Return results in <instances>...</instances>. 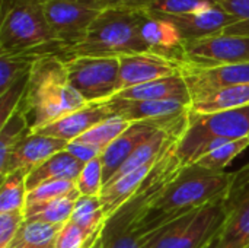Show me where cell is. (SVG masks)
<instances>
[{
    "label": "cell",
    "instance_id": "cell-1",
    "mask_svg": "<svg viewBox=\"0 0 249 248\" xmlns=\"http://www.w3.org/2000/svg\"><path fill=\"white\" fill-rule=\"evenodd\" d=\"M86 105V99L69 80L66 61L57 56H44L32 66L18 110L28 120L31 132L36 133Z\"/></svg>",
    "mask_w": 249,
    "mask_h": 248
},
{
    "label": "cell",
    "instance_id": "cell-2",
    "mask_svg": "<svg viewBox=\"0 0 249 248\" xmlns=\"http://www.w3.org/2000/svg\"><path fill=\"white\" fill-rule=\"evenodd\" d=\"M177 145L153 167L140 189L107 218L98 240L99 247L142 248L140 241L146 234V218L150 206L182 168V162L177 155Z\"/></svg>",
    "mask_w": 249,
    "mask_h": 248
},
{
    "label": "cell",
    "instance_id": "cell-3",
    "mask_svg": "<svg viewBox=\"0 0 249 248\" xmlns=\"http://www.w3.org/2000/svg\"><path fill=\"white\" fill-rule=\"evenodd\" d=\"M232 172L212 171L197 164L182 165L163 193L150 206L146 232L190 210L222 202L229 190Z\"/></svg>",
    "mask_w": 249,
    "mask_h": 248
},
{
    "label": "cell",
    "instance_id": "cell-4",
    "mask_svg": "<svg viewBox=\"0 0 249 248\" xmlns=\"http://www.w3.org/2000/svg\"><path fill=\"white\" fill-rule=\"evenodd\" d=\"M0 54L57 56L64 61L44 10V0L0 1Z\"/></svg>",
    "mask_w": 249,
    "mask_h": 248
},
{
    "label": "cell",
    "instance_id": "cell-5",
    "mask_svg": "<svg viewBox=\"0 0 249 248\" xmlns=\"http://www.w3.org/2000/svg\"><path fill=\"white\" fill-rule=\"evenodd\" d=\"M143 9L107 7L99 12L85 39L70 53L73 57H114L149 53L140 35Z\"/></svg>",
    "mask_w": 249,
    "mask_h": 248
},
{
    "label": "cell",
    "instance_id": "cell-6",
    "mask_svg": "<svg viewBox=\"0 0 249 248\" xmlns=\"http://www.w3.org/2000/svg\"><path fill=\"white\" fill-rule=\"evenodd\" d=\"M225 222L223 200L206 205L149 229L140 241L142 248H203Z\"/></svg>",
    "mask_w": 249,
    "mask_h": 248
},
{
    "label": "cell",
    "instance_id": "cell-7",
    "mask_svg": "<svg viewBox=\"0 0 249 248\" xmlns=\"http://www.w3.org/2000/svg\"><path fill=\"white\" fill-rule=\"evenodd\" d=\"M249 136V105L213 114L190 111L187 129L177 145V155L182 165H188L193 151L207 139L238 140Z\"/></svg>",
    "mask_w": 249,
    "mask_h": 248
},
{
    "label": "cell",
    "instance_id": "cell-8",
    "mask_svg": "<svg viewBox=\"0 0 249 248\" xmlns=\"http://www.w3.org/2000/svg\"><path fill=\"white\" fill-rule=\"evenodd\" d=\"M71 86L88 104H104L120 92V60L114 57H73L66 61Z\"/></svg>",
    "mask_w": 249,
    "mask_h": 248
},
{
    "label": "cell",
    "instance_id": "cell-9",
    "mask_svg": "<svg viewBox=\"0 0 249 248\" xmlns=\"http://www.w3.org/2000/svg\"><path fill=\"white\" fill-rule=\"evenodd\" d=\"M44 10L67 60H70V53L85 39L90 25L101 12V9L74 0H44Z\"/></svg>",
    "mask_w": 249,
    "mask_h": 248
},
{
    "label": "cell",
    "instance_id": "cell-10",
    "mask_svg": "<svg viewBox=\"0 0 249 248\" xmlns=\"http://www.w3.org/2000/svg\"><path fill=\"white\" fill-rule=\"evenodd\" d=\"M225 222L219 248L249 246V164L232 172L229 190L223 199Z\"/></svg>",
    "mask_w": 249,
    "mask_h": 248
},
{
    "label": "cell",
    "instance_id": "cell-11",
    "mask_svg": "<svg viewBox=\"0 0 249 248\" xmlns=\"http://www.w3.org/2000/svg\"><path fill=\"white\" fill-rule=\"evenodd\" d=\"M242 63H249V37L217 34L185 42L182 64L210 69Z\"/></svg>",
    "mask_w": 249,
    "mask_h": 248
},
{
    "label": "cell",
    "instance_id": "cell-12",
    "mask_svg": "<svg viewBox=\"0 0 249 248\" xmlns=\"http://www.w3.org/2000/svg\"><path fill=\"white\" fill-rule=\"evenodd\" d=\"M190 111L163 118V120H144V121H133L128 129L118 136L101 155L102 167H104V186L114 177V174L120 170V167L131 156V153L142 146L144 142H147L153 134H156L159 130L166 129L181 118H184Z\"/></svg>",
    "mask_w": 249,
    "mask_h": 248
},
{
    "label": "cell",
    "instance_id": "cell-13",
    "mask_svg": "<svg viewBox=\"0 0 249 248\" xmlns=\"http://www.w3.org/2000/svg\"><path fill=\"white\" fill-rule=\"evenodd\" d=\"M181 75L187 83L193 102L223 88L249 83V63L219 66L210 69L181 64Z\"/></svg>",
    "mask_w": 249,
    "mask_h": 248
},
{
    "label": "cell",
    "instance_id": "cell-14",
    "mask_svg": "<svg viewBox=\"0 0 249 248\" xmlns=\"http://www.w3.org/2000/svg\"><path fill=\"white\" fill-rule=\"evenodd\" d=\"M120 60V91L181 73V64L153 53L128 54Z\"/></svg>",
    "mask_w": 249,
    "mask_h": 248
},
{
    "label": "cell",
    "instance_id": "cell-15",
    "mask_svg": "<svg viewBox=\"0 0 249 248\" xmlns=\"http://www.w3.org/2000/svg\"><path fill=\"white\" fill-rule=\"evenodd\" d=\"M140 35L149 48V53L162 56L182 64L185 56V41L182 39L177 25L162 15L144 10Z\"/></svg>",
    "mask_w": 249,
    "mask_h": 248
},
{
    "label": "cell",
    "instance_id": "cell-16",
    "mask_svg": "<svg viewBox=\"0 0 249 248\" xmlns=\"http://www.w3.org/2000/svg\"><path fill=\"white\" fill-rule=\"evenodd\" d=\"M67 142L45 136L41 133L28 134L9 155L6 164L0 167V180L13 171H25L29 174L34 168L45 162L55 153L66 151Z\"/></svg>",
    "mask_w": 249,
    "mask_h": 248
},
{
    "label": "cell",
    "instance_id": "cell-17",
    "mask_svg": "<svg viewBox=\"0 0 249 248\" xmlns=\"http://www.w3.org/2000/svg\"><path fill=\"white\" fill-rule=\"evenodd\" d=\"M165 18H168L171 22L177 25L185 42L223 34L226 28L235 23V19L219 3L214 6L204 7L194 13L179 15V16H165Z\"/></svg>",
    "mask_w": 249,
    "mask_h": 248
},
{
    "label": "cell",
    "instance_id": "cell-18",
    "mask_svg": "<svg viewBox=\"0 0 249 248\" xmlns=\"http://www.w3.org/2000/svg\"><path fill=\"white\" fill-rule=\"evenodd\" d=\"M114 114L111 113L107 102L104 104H88L86 107L42 127L36 133L61 139L67 143L74 142L82 134L93 129L96 124L108 120Z\"/></svg>",
    "mask_w": 249,
    "mask_h": 248
},
{
    "label": "cell",
    "instance_id": "cell-19",
    "mask_svg": "<svg viewBox=\"0 0 249 248\" xmlns=\"http://www.w3.org/2000/svg\"><path fill=\"white\" fill-rule=\"evenodd\" d=\"M111 113L128 121L163 120L190 111V104L178 99L163 101H127L112 98L107 102Z\"/></svg>",
    "mask_w": 249,
    "mask_h": 248
},
{
    "label": "cell",
    "instance_id": "cell-20",
    "mask_svg": "<svg viewBox=\"0 0 249 248\" xmlns=\"http://www.w3.org/2000/svg\"><path fill=\"white\" fill-rule=\"evenodd\" d=\"M114 98L127 101H163V99H178L191 104V96L182 75H174L169 77L152 80L137 86L120 91Z\"/></svg>",
    "mask_w": 249,
    "mask_h": 248
},
{
    "label": "cell",
    "instance_id": "cell-21",
    "mask_svg": "<svg viewBox=\"0 0 249 248\" xmlns=\"http://www.w3.org/2000/svg\"><path fill=\"white\" fill-rule=\"evenodd\" d=\"M83 165L85 164L77 161L66 151L55 153L28 174V191L48 181H76L83 170Z\"/></svg>",
    "mask_w": 249,
    "mask_h": 248
},
{
    "label": "cell",
    "instance_id": "cell-22",
    "mask_svg": "<svg viewBox=\"0 0 249 248\" xmlns=\"http://www.w3.org/2000/svg\"><path fill=\"white\" fill-rule=\"evenodd\" d=\"M155 165H146L137 168L104 186L99 199L107 218H109L117 209H120L140 189V186L146 181L149 172L153 170Z\"/></svg>",
    "mask_w": 249,
    "mask_h": 248
},
{
    "label": "cell",
    "instance_id": "cell-23",
    "mask_svg": "<svg viewBox=\"0 0 249 248\" xmlns=\"http://www.w3.org/2000/svg\"><path fill=\"white\" fill-rule=\"evenodd\" d=\"M249 105V83L223 88L190 104V111L196 114H213L236 110Z\"/></svg>",
    "mask_w": 249,
    "mask_h": 248
},
{
    "label": "cell",
    "instance_id": "cell-24",
    "mask_svg": "<svg viewBox=\"0 0 249 248\" xmlns=\"http://www.w3.org/2000/svg\"><path fill=\"white\" fill-rule=\"evenodd\" d=\"M105 221L107 216L99 196H79L70 222L77 225L89 237L92 248L99 240Z\"/></svg>",
    "mask_w": 249,
    "mask_h": 248
},
{
    "label": "cell",
    "instance_id": "cell-25",
    "mask_svg": "<svg viewBox=\"0 0 249 248\" xmlns=\"http://www.w3.org/2000/svg\"><path fill=\"white\" fill-rule=\"evenodd\" d=\"M80 193L76 190H73L71 193L48 202V203H42V205H31L25 208V219H35V221H41L50 225H58L63 227L67 222H70L71 215H73V209L76 205V200L79 199Z\"/></svg>",
    "mask_w": 249,
    "mask_h": 248
},
{
    "label": "cell",
    "instance_id": "cell-26",
    "mask_svg": "<svg viewBox=\"0 0 249 248\" xmlns=\"http://www.w3.org/2000/svg\"><path fill=\"white\" fill-rule=\"evenodd\" d=\"M63 227L50 225L35 219H25L7 248H50Z\"/></svg>",
    "mask_w": 249,
    "mask_h": 248
},
{
    "label": "cell",
    "instance_id": "cell-27",
    "mask_svg": "<svg viewBox=\"0 0 249 248\" xmlns=\"http://www.w3.org/2000/svg\"><path fill=\"white\" fill-rule=\"evenodd\" d=\"M25 171H13L1 178L0 184V213L25 212L28 187Z\"/></svg>",
    "mask_w": 249,
    "mask_h": 248
},
{
    "label": "cell",
    "instance_id": "cell-28",
    "mask_svg": "<svg viewBox=\"0 0 249 248\" xmlns=\"http://www.w3.org/2000/svg\"><path fill=\"white\" fill-rule=\"evenodd\" d=\"M38 58L35 54H0V94L28 77Z\"/></svg>",
    "mask_w": 249,
    "mask_h": 248
},
{
    "label": "cell",
    "instance_id": "cell-29",
    "mask_svg": "<svg viewBox=\"0 0 249 248\" xmlns=\"http://www.w3.org/2000/svg\"><path fill=\"white\" fill-rule=\"evenodd\" d=\"M31 133L29 123L19 110L0 126V167L6 164L10 152Z\"/></svg>",
    "mask_w": 249,
    "mask_h": 248
},
{
    "label": "cell",
    "instance_id": "cell-30",
    "mask_svg": "<svg viewBox=\"0 0 249 248\" xmlns=\"http://www.w3.org/2000/svg\"><path fill=\"white\" fill-rule=\"evenodd\" d=\"M130 124H131V121L124 120L118 115H112L108 120L96 124L93 129H90L89 132L82 134L74 142L88 143V145L99 148L101 151H105L118 136H121L128 129Z\"/></svg>",
    "mask_w": 249,
    "mask_h": 248
},
{
    "label": "cell",
    "instance_id": "cell-31",
    "mask_svg": "<svg viewBox=\"0 0 249 248\" xmlns=\"http://www.w3.org/2000/svg\"><path fill=\"white\" fill-rule=\"evenodd\" d=\"M249 146V137L244 139H238V140H231L222 146H219L217 149L209 152L207 155L201 156L196 164L212 170V171H225V168L239 155L242 153Z\"/></svg>",
    "mask_w": 249,
    "mask_h": 248
},
{
    "label": "cell",
    "instance_id": "cell-32",
    "mask_svg": "<svg viewBox=\"0 0 249 248\" xmlns=\"http://www.w3.org/2000/svg\"><path fill=\"white\" fill-rule=\"evenodd\" d=\"M214 4H217V0H152L143 10L155 15L179 16L194 13Z\"/></svg>",
    "mask_w": 249,
    "mask_h": 248
},
{
    "label": "cell",
    "instance_id": "cell-33",
    "mask_svg": "<svg viewBox=\"0 0 249 248\" xmlns=\"http://www.w3.org/2000/svg\"><path fill=\"white\" fill-rule=\"evenodd\" d=\"M76 189L80 196L101 194L104 189V167L101 156L83 165V170L76 180Z\"/></svg>",
    "mask_w": 249,
    "mask_h": 248
},
{
    "label": "cell",
    "instance_id": "cell-34",
    "mask_svg": "<svg viewBox=\"0 0 249 248\" xmlns=\"http://www.w3.org/2000/svg\"><path fill=\"white\" fill-rule=\"evenodd\" d=\"M76 190V181H48L28 191L26 206L42 205L57 200Z\"/></svg>",
    "mask_w": 249,
    "mask_h": 248
},
{
    "label": "cell",
    "instance_id": "cell-35",
    "mask_svg": "<svg viewBox=\"0 0 249 248\" xmlns=\"http://www.w3.org/2000/svg\"><path fill=\"white\" fill-rule=\"evenodd\" d=\"M217 3L235 19V23L226 28L223 34L249 37V0H217Z\"/></svg>",
    "mask_w": 249,
    "mask_h": 248
},
{
    "label": "cell",
    "instance_id": "cell-36",
    "mask_svg": "<svg viewBox=\"0 0 249 248\" xmlns=\"http://www.w3.org/2000/svg\"><path fill=\"white\" fill-rule=\"evenodd\" d=\"M28 77L19 80L12 88H9L6 92L0 94V126L19 108L22 96L26 89Z\"/></svg>",
    "mask_w": 249,
    "mask_h": 248
},
{
    "label": "cell",
    "instance_id": "cell-37",
    "mask_svg": "<svg viewBox=\"0 0 249 248\" xmlns=\"http://www.w3.org/2000/svg\"><path fill=\"white\" fill-rule=\"evenodd\" d=\"M54 248H92L89 237L73 222H67L60 229Z\"/></svg>",
    "mask_w": 249,
    "mask_h": 248
},
{
    "label": "cell",
    "instance_id": "cell-38",
    "mask_svg": "<svg viewBox=\"0 0 249 248\" xmlns=\"http://www.w3.org/2000/svg\"><path fill=\"white\" fill-rule=\"evenodd\" d=\"M25 222V212L0 213V248H7Z\"/></svg>",
    "mask_w": 249,
    "mask_h": 248
},
{
    "label": "cell",
    "instance_id": "cell-39",
    "mask_svg": "<svg viewBox=\"0 0 249 248\" xmlns=\"http://www.w3.org/2000/svg\"><path fill=\"white\" fill-rule=\"evenodd\" d=\"M66 152H69L82 164H88L92 159L99 158L104 153V151H101L99 148L88 145V143H82V142H70L66 148Z\"/></svg>",
    "mask_w": 249,
    "mask_h": 248
},
{
    "label": "cell",
    "instance_id": "cell-40",
    "mask_svg": "<svg viewBox=\"0 0 249 248\" xmlns=\"http://www.w3.org/2000/svg\"><path fill=\"white\" fill-rule=\"evenodd\" d=\"M152 0H98V9L125 7V9H146Z\"/></svg>",
    "mask_w": 249,
    "mask_h": 248
},
{
    "label": "cell",
    "instance_id": "cell-41",
    "mask_svg": "<svg viewBox=\"0 0 249 248\" xmlns=\"http://www.w3.org/2000/svg\"><path fill=\"white\" fill-rule=\"evenodd\" d=\"M219 244H220V232H217L203 248H219Z\"/></svg>",
    "mask_w": 249,
    "mask_h": 248
},
{
    "label": "cell",
    "instance_id": "cell-42",
    "mask_svg": "<svg viewBox=\"0 0 249 248\" xmlns=\"http://www.w3.org/2000/svg\"><path fill=\"white\" fill-rule=\"evenodd\" d=\"M74 1H80V3H85V4H89V6L98 9V0H74Z\"/></svg>",
    "mask_w": 249,
    "mask_h": 248
},
{
    "label": "cell",
    "instance_id": "cell-43",
    "mask_svg": "<svg viewBox=\"0 0 249 248\" xmlns=\"http://www.w3.org/2000/svg\"><path fill=\"white\" fill-rule=\"evenodd\" d=\"M93 248H101V247H99V243H98V241H96V244H95V247H93Z\"/></svg>",
    "mask_w": 249,
    "mask_h": 248
},
{
    "label": "cell",
    "instance_id": "cell-44",
    "mask_svg": "<svg viewBox=\"0 0 249 248\" xmlns=\"http://www.w3.org/2000/svg\"><path fill=\"white\" fill-rule=\"evenodd\" d=\"M50 248H54V247H50Z\"/></svg>",
    "mask_w": 249,
    "mask_h": 248
},
{
    "label": "cell",
    "instance_id": "cell-45",
    "mask_svg": "<svg viewBox=\"0 0 249 248\" xmlns=\"http://www.w3.org/2000/svg\"><path fill=\"white\" fill-rule=\"evenodd\" d=\"M247 248H249V246H248V247H247Z\"/></svg>",
    "mask_w": 249,
    "mask_h": 248
},
{
    "label": "cell",
    "instance_id": "cell-46",
    "mask_svg": "<svg viewBox=\"0 0 249 248\" xmlns=\"http://www.w3.org/2000/svg\"><path fill=\"white\" fill-rule=\"evenodd\" d=\"M248 137H249V136H248Z\"/></svg>",
    "mask_w": 249,
    "mask_h": 248
}]
</instances>
